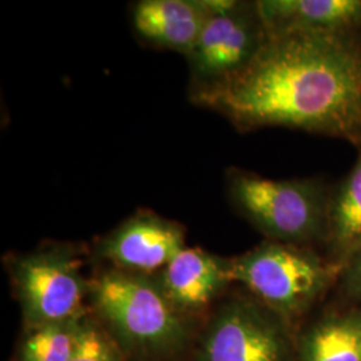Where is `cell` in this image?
<instances>
[{
    "mask_svg": "<svg viewBox=\"0 0 361 361\" xmlns=\"http://www.w3.org/2000/svg\"><path fill=\"white\" fill-rule=\"evenodd\" d=\"M241 131L290 128L361 145V40L356 34H268L234 77L190 95Z\"/></svg>",
    "mask_w": 361,
    "mask_h": 361,
    "instance_id": "cell-1",
    "label": "cell"
},
{
    "mask_svg": "<svg viewBox=\"0 0 361 361\" xmlns=\"http://www.w3.org/2000/svg\"><path fill=\"white\" fill-rule=\"evenodd\" d=\"M92 308L111 336L131 353L164 356L182 348L188 326L164 293L157 276L101 271L90 281Z\"/></svg>",
    "mask_w": 361,
    "mask_h": 361,
    "instance_id": "cell-2",
    "label": "cell"
},
{
    "mask_svg": "<svg viewBox=\"0 0 361 361\" xmlns=\"http://www.w3.org/2000/svg\"><path fill=\"white\" fill-rule=\"evenodd\" d=\"M226 186L233 207L271 241L300 245L325 238L329 195L320 180H269L232 169Z\"/></svg>",
    "mask_w": 361,
    "mask_h": 361,
    "instance_id": "cell-3",
    "label": "cell"
},
{
    "mask_svg": "<svg viewBox=\"0 0 361 361\" xmlns=\"http://www.w3.org/2000/svg\"><path fill=\"white\" fill-rule=\"evenodd\" d=\"M343 271L293 244L267 241L231 259L232 283L246 286L265 308L283 320L305 313Z\"/></svg>",
    "mask_w": 361,
    "mask_h": 361,
    "instance_id": "cell-4",
    "label": "cell"
},
{
    "mask_svg": "<svg viewBox=\"0 0 361 361\" xmlns=\"http://www.w3.org/2000/svg\"><path fill=\"white\" fill-rule=\"evenodd\" d=\"M80 265L67 246L39 249L8 262L27 331L86 316L90 281L83 277Z\"/></svg>",
    "mask_w": 361,
    "mask_h": 361,
    "instance_id": "cell-5",
    "label": "cell"
},
{
    "mask_svg": "<svg viewBox=\"0 0 361 361\" xmlns=\"http://www.w3.org/2000/svg\"><path fill=\"white\" fill-rule=\"evenodd\" d=\"M267 39L256 1L216 0L214 13L186 56L190 95L234 77L255 59Z\"/></svg>",
    "mask_w": 361,
    "mask_h": 361,
    "instance_id": "cell-6",
    "label": "cell"
},
{
    "mask_svg": "<svg viewBox=\"0 0 361 361\" xmlns=\"http://www.w3.org/2000/svg\"><path fill=\"white\" fill-rule=\"evenodd\" d=\"M284 320L261 302L235 298L219 308L194 361H290Z\"/></svg>",
    "mask_w": 361,
    "mask_h": 361,
    "instance_id": "cell-7",
    "label": "cell"
},
{
    "mask_svg": "<svg viewBox=\"0 0 361 361\" xmlns=\"http://www.w3.org/2000/svg\"><path fill=\"white\" fill-rule=\"evenodd\" d=\"M185 228L150 210H138L104 235L97 255L119 271L154 276L186 247Z\"/></svg>",
    "mask_w": 361,
    "mask_h": 361,
    "instance_id": "cell-8",
    "label": "cell"
},
{
    "mask_svg": "<svg viewBox=\"0 0 361 361\" xmlns=\"http://www.w3.org/2000/svg\"><path fill=\"white\" fill-rule=\"evenodd\" d=\"M171 305L182 314L205 310L232 283L231 259L201 247H185L157 274Z\"/></svg>",
    "mask_w": 361,
    "mask_h": 361,
    "instance_id": "cell-9",
    "label": "cell"
},
{
    "mask_svg": "<svg viewBox=\"0 0 361 361\" xmlns=\"http://www.w3.org/2000/svg\"><path fill=\"white\" fill-rule=\"evenodd\" d=\"M214 10L216 0H141L131 20L145 42L188 56Z\"/></svg>",
    "mask_w": 361,
    "mask_h": 361,
    "instance_id": "cell-10",
    "label": "cell"
},
{
    "mask_svg": "<svg viewBox=\"0 0 361 361\" xmlns=\"http://www.w3.org/2000/svg\"><path fill=\"white\" fill-rule=\"evenodd\" d=\"M256 8L268 34H356L361 28V0H258Z\"/></svg>",
    "mask_w": 361,
    "mask_h": 361,
    "instance_id": "cell-11",
    "label": "cell"
},
{
    "mask_svg": "<svg viewBox=\"0 0 361 361\" xmlns=\"http://www.w3.org/2000/svg\"><path fill=\"white\" fill-rule=\"evenodd\" d=\"M325 240L343 269L361 250V153L348 176L329 195Z\"/></svg>",
    "mask_w": 361,
    "mask_h": 361,
    "instance_id": "cell-12",
    "label": "cell"
},
{
    "mask_svg": "<svg viewBox=\"0 0 361 361\" xmlns=\"http://www.w3.org/2000/svg\"><path fill=\"white\" fill-rule=\"evenodd\" d=\"M300 361H361V308L326 316L301 336Z\"/></svg>",
    "mask_w": 361,
    "mask_h": 361,
    "instance_id": "cell-13",
    "label": "cell"
},
{
    "mask_svg": "<svg viewBox=\"0 0 361 361\" xmlns=\"http://www.w3.org/2000/svg\"><path fill=\"white\" fill-rule=\"evenodd\" d=\"M85 317L28 329L18 361H70Z\"/></svg>",
    "mask_w": 361,
    "mask_h": 361,
    "instance_id": "cell-14",
    "label": "cell"
},
{
    "mask_svg": "<svg viewBox=\"0 0 361 361\" xmlns=\"http://www.w3.org/2000/svg\"><path fill=\"white\" fill-rule=\"evenodd\" d=\"M121 349L110 332L86 316L70 361H122Z\"/></svg>",
    "mask_w": 361,
    "mask_h": 361,
    "instance_id": "cell-15",
    "label": "cell"
},
{
    "mask_svg": "<svg viewBox=\"0 0 361 361\" xmlns=\"http://www.w3.org/2000/svg\"><path fill=\"white\" fill-rule=\"evenodd\" d=\"M345 290L355 298L361 300V250L349 259L343 269Z\"/></svg>",
    "mask_w": 361,
    "mask_h": 361,
    "instance_id": "cell-16",
    "label": "cell"
}]
</instances>
